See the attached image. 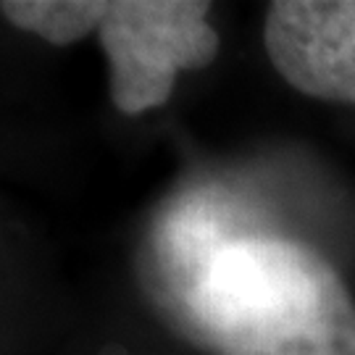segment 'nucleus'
<instances>
[{
  "label": "nucleus",
  "mask_w": 355,
  "mask_h": 355,
  "mask_svg": "<svg viewBox=\"0 0 355 355\" xmlns=\"http://www.w3.org/2000/svg\"><path fill=\"white\" fill-rule=\"evenodd\" d=\"M263 42L295 89L355 105V0H277Z\"/></svg>",
  "instance_id": "obj_3"
},
{
  "label": "nucleus",
  "mask_w": 355,
  "mask_h": 355,
  "mask_svg": "<svg viewBox=\"0 0 355 355\" xmlns=\"http://www.w3.org/2000/svg\"><path fill=\"white\" fill-rule=\"evenodd\" d=\"M192 321L224 355H355V303L311 248L282 237L184 242Z\"/></svg>",
  "instance_id": "obj_1"
},
{
  "label": "nucleus",
  "mask_w": 355,
  "mask_h": 355,
  "mask_svg": "<svg viewBox=\"0 0 355 355\" xmlns=\"http://www.w3.org/2000/svg\"><path fill=\"white\" fill-rule=\"evenodd\" d=\"M108 3L95 0H6L3 16L53 45H71L101 26Z\"/></svg>",
  "instance_id": "obj_4"
},
{
  "label": "nucleus",
  "mask_w": 355,
  "mask_h": 355,
  "mask_svg": "<svg viewBox=\"0 0 355 355\" xmlns=\"http://www.w3.org/2000/svg\"><path fill=\"white\" fill-rule=\"evenodd\" d=\"M205 13L208 3L190 0L108 3L98 32L111 64V98L119 111L142 114L164 105L179 71L214 61L218 35Z\"/></svg>",
  "instance_id": "obj_2"
}]
</instances>
